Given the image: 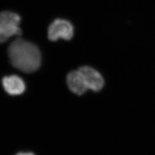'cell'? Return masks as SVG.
Returning <instances> with one entry per match:
<instances>
[{"label":"cell","instance_id":"8992f818","mask_svg":"<svg viewBox=\"0 0 155 155\" xmlns=\"http://www.w3.org/2000/svg\"><path fill=\"white\" fill-rule=\"evenodd\" d=\"M2 82L4 90L9 95H20L25 91V82L21 78L16 75L5 77Z\"/></svg>","mask_w":155,"mask_h":155},{"label":"cell","instance_id":"52a82bcc","mask_svg":"<svg viewBox=\"0 0 155 155\" xmlns=\"http://www.w3.org/2000/svg\"><path fill=\"white\" fill-rule=\"evenodd\" d=\"M16 155H35L32 152H20Z\"/></svg>","mask_w":155,"mask_h":155},{"label":"cell","instance_id":"7a4b0ae2","mask_svg":"<svg viewBox=\"0 0 155 155\" xmlns=\"http://www.w3.org/2000/svg\"><path fill=\"white\" fill-rule=\"evenodd\" d=\"M21 18L11 12H0V43H4L14 36L20 35Z\"/></svg>","mask_w":155,"mask_h":155},{"label":"cell","instance_id":"3957f363","mask_svg":"<svg viewBox=\"0 0 155 155\" xmlns=\"http://www.w3.org/2000/svg\"><path fill=\"white\" fill-rule=\"evenodd\" d=\"M74 35V27L70 21L63 19H56L51 24L48 30V37L51 41L59 39L69 40Z\"/></svg>","mask_w":155,"mask_h":155},{"label":"cell","instance_id":"6da1fadb","mask_svg":"<svg viewBox=\"0 0 155 155\" xmlns=\"http://www.w3.org/2000/svg\"><path fill=\"white\" fill-rule=\"evenodd\" d=\"M8 54L12 64L22 72H34L41 64V56L38 47L23 39H16L12 43Z\"/></svg>","mask_w":155,"mask_h":155},{"label":"cell","instance_id":"5b68a950","mask_svg":"<svg viewBox=\"0 0 155 155\" xmlns=\"http://www.w3.org/2000/svg\"><path fill=\"white\" fill-rule=\"evenodd\" d=\"M67 83L72 93L78 95L84 94L89 89L82 73L79 70L72 71L68 74Z\"/></svg>","mask_w":155,"mask_h":155},{"label":"cell","instance_id":"277c9868","mask_svg":"<svg viewBox=\"0 0 155 155\" xmlns=\"http://www.w3.org/2000/svg\"><path fill=\"white\" fill-rule=\"evenodd\" d=\"M78 70L82 73L88 89L98 92L103 88L104 79L98 71L89 66L81 67Z\"/></svg>","mask_w":155,"mask_h":155}]
</instances>
